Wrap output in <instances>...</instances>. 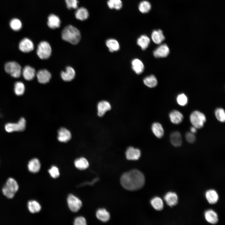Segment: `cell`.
<instances>
[{
	"mask_svg": "<svg viewBox=\"0 0 225 225\" xmlns=\"http://www.w3.org/2000/svg\"><path fill=\"white\" fill-rule=\"evenodd\" d=\"M145 177L139 171L133 169L124 173L120 179L121 183L125 189L130 191L138 190L145 183Z\"/></svg>",
	"mask_w": 225,
	"mask_h": 225,
	"instance_id": "cell-1",
	"label": "cell"
},
{
	"mask_svg": "<svg viewBox=\"0 0 225 225\" xmlns=\"http://www.w3.org/2000/svg\"><path fill=\"white\" fill-rule=\"evenodd\" d=\"M62 38L64 40L72 44H76L80 41L81 34L77 28L72 25H69L63 29Z\"/></svg>",
	"mask_w": 225,
	"mask_h": 225,
	"instance_id": "cell-2",
	"label": "cell"
},
{
	"mask_svg": "<svg viewBox=\"0 0 225 225\" xmlns=\"http://www.w3.org/2000/svg\"><path fill=\"white\" fill-rule=\"evenodd\" d=\"M19 186L17 182L13 178L8 179L2 188L3 195L8 198L11 199L14 196L18 191Z\"/></svg>",
	"mask_w": 225,
	"mask_h": 225,
	"instance_id": "cell-3",
	"label": "cell"
},
{
	"mask_svg": "<svg viewBox=\"0 0 225 225\" xmlns=\"http://www.w3.org/2000/svg\"><path fill=\"white\" fill-rule=\"evenodd\" d=\"M190 120L193 126L197 129H200L203 126L206 118L205 115L203 113L196 110L191 113Z\"/></svg>",
	"mask_w": 225,
	"mask_h": 225,
	"instance_id": "cell-4",
	"label": "cell"
},
{
	"mask_svg": "<svg viewBox=\"0 0 225 225\" xmlns=\"http://www.w3.org/2000/svg\"><path fill=\"white\" fill-rule=\"evenodd\" d=\"M5 70L6 72L14 78H18L21 75L22 68L19 64L15 61L9 62L5 65Z\"/></svg>",
	"mask_w": 225,
	"mask_h": 225,
	"instance_id": "cell-5",
	"label": "cell"
},
{
	"mask_svg": "<svg viewBox=\"0 0 225 225\" xmlns=\"http://www.w3.org/2000/svg\"><path fill=\"white\" fill-rule=\"evenodd\" d=\"M51 53V48L48 42L43 41L39 43L38 46L37 53L40 58L47 59L50 57Z\"/></svg>",
	"mask_w": 225,
	"mask_h": 225,
	"instance_id": "cell-6",
	"label": "cell"
},
{
	"mask_svg": "<svg viewBox=\"0 0 225 225\" xmlns=\"http://www.w3.org/2000/svg\"><path fill=\"white\" fill-rule=\"evenodd\" d=\"M26 121L23 118H21L17 123L8 122L5 125V129L8 132L22 131L25 128Z\"/></svg>",
	"mask_w": 225,
	"mask_h": 225,
	"instance_id": "cell-7",
	"label": "cell"
},
{
	"mask_svg": "<svg viewBox=\"0 0 225 225\" xmlns=\"http://www.w3.org/2000/svg\"><path fill=\"white\" fill-rule=\"evenodd\" d=\"M67 201L69 209L73 212H78L82 205L81 200L72 194H70L68 195Z\"/></svg>",
	"mask_w": 225,
	"mask_h": 225,
	"instance_id": "cell-8",
	"label": "cell"
},
{
	"mask_svg": "<svg viewBox=\"0 0 225 225\" xmlns=\"http://www.w3.org/2000/svg\"><path fill=\"white\" fill-rule=\"evenodd\" d=\"M19 50L24 52H30L34 48L32 42L28 38H24L22 39L19 44Z\"/></svg>",
	"mask_w": 225,
	"mask_h": 225,
	"instance_id": "cell-9",
	"label": "cell"
},
{
	"mask_svg": "<svg viewBox=\"0 0 225 225\" xmlns=\"http://www.w3.org/2000/svg\"><path fill=\"white\" fill-rule=\"evenodd\" d=\"M169 53V49L167 44H164L159 46L153 52L154 56L156 58H165Z\"/></svg>",
	"mask_w": 225,
	"mask_h": 225,
	"instance_id": "cell-10",
	"label": "cell"
},
{
	"mask_svg": "<svg viewBox=\"0 0 225 225\" xmlns=\"http://www.w3.org/2000/svg\"><path fill=\"white\" fill-rule=\"evenodd\" d=\"M141 152L140 150L132 147H129L126 152V156L129 160H137L140 157Z\"/></svg>",
	"mask_w": 225,
	"mask_h": 225,
	"instance_id": "cell-11",
	"label": "cell"
},
{
	"mask_svg": "<svg viewBox=\"0 0 225 225\" xmlns=\"http://www.w3.org/2000/svg\"><path fill=\"white\" fill-rule=\"evenodd\" d=\"M36 76L38 82L42 84L48 82L51 77L50 73L46 69H42L38 71Z\"/></svg>",
	"mask_w": 225,
	"mask_h": 225,
	"instance_id": "cell-12",
	"label": "cell"
},
{
	"mask_svg": "<svg viewBox=\"0 0 225 225\" xmlns=\"http://www.w3.org/2000/svg\"><path fill=\"white\" fill-rule=\"evenodd\" d=\"M71 138L70 131L64 128H60L58 131V139L61 142H66L69 141Z\"/></svg>",
	"mask_w": 225,
	"mask_h": 225,
	"instance_id": "cell-13",
	"label": "cell"
},
{
	"mask_svg": "<svg viewBox=\"0 0 225 225\" xmlns=\"http://www.w3.org/2000/svg\"><path fill=\"white\" fill-rule=\"evenodd\" d=\"M48 19L47 24L50 28L55 29L60 27L61 20L59 17L56 15L53 14H50Z\"/></svg>",
	"mask_w": 225,
	"mask_h": 225,
	"instance_id": "cell-14",
	"label": "cell"
},
{
	"mask_svg": "<svg viewBox=\"0 0 225 225\" xmlns=\"http://www.w3.org/2000/svg\"><path fill=\"white\" fill-rule=\"evenodd\" d=\"M109 102L106 101H102L98 102L97 106L98 114L99 117L103 116L106 112L111 109Z\"/></svg>",
	"mask_w": 225,
	"mask_h": 225,
	"instance_id": "cell-15",
	"label": "cell"
},
{
	"mask_svg": "<svg viewBox=\"0 0 225 225\" xmlns=\"http://www.w3.org/2000/svg\"><path fill=\"white\" fill-rule=\"evenodd\" d=\"M164 198L167 204L170 207L176 205L178 202V196L174 192H167Z\"/></svg>",
	"mask_w": 225,
	"mask_h": 225,
	"instance_id": "cell-16",
	"label": "cell"
},
{
	"mask_svg": "<svg viewBox=\"0 0 225 225\" xmlns=\"http://www.w3.org/2000/svg\"><path fill=\"white\" fill-rule=\"evenodd\" d=\"M169 116L171 122L175 124L181 123L183 118L182 114L177 110L172 111L170 112Z\"/></svg>",
	"mask_w": 225,
	"mask_h": 225,
	"instance_id": "cell-17",
	"label": "cell"
},
{
	"mask_svg": "<svg viewBox=\"0 0 225 225\" xmlns=\"http://www.w3.org/2000/svg\"><path fill=\"white\" fill-rule=\"evenodd\" d=\"M22 73L23 77L25 80L30 81L34 78L36 72L33 68L29 66H26L23 69Z\"/></svg>",
	"mask_w": 225,
	"mask_h": 225,
	"instance_id": "cell-18",
	"label": "cell"
},
{
	"mask_svg": "<svg viewBox=\"0 0 225 225\" xmlns=\"http://www.w3.org/2000/svg\"><path fill=\"white\" fill-rule=\"evenodd\" d=\"M75 72L73 68L70 67L66 68L65 71H62L61 74L62 79L65 81H70L74 78Z\"/></svg>",
	"mask_w": 225,
	"mask_h": 225,
	"instance_id": "cell-19",
	"label": "cell"
},
{
	"mask_svg": "<svg viewBox=\"0 0 225 225\" xmlns=\"http://www.w3.org/2000/svg\"><path fill=\"white\" fill-rule=\"evenodd\" d=\"M29 171L33 173L38 172L40 170L41 164L39 160L37 158H33L28 162V164Z\"/></svg>",
	"mask_w": 225,
	"mask_h": 225,
	"instance_id": "cell-20",
	"label": "cell"
},
{
	"mask_svg": "<svg viewBox=\"0 0 225 225\" xmlns=\"http://www.w3.org/2000/svg\"><path fill=\"white\" fill-rule=\"evenodd\" d=\"M204 216L206 221L210 223L215 224L218 221L217 213L212 210L209 209L206 211Z\"/></svg>",
	"mask_w": 225,
	"mask_h": 225,
	"instance_id": "cell-21",
	"label": "cell"
},
{
	"mask_svg": "<svg viewBox=\"0 0 225 225\" xmlns=\"http://www.w3.org/2000/svg\"><path fill=\"white\" fill-rule=\"evenodd\" d=\"M170 138L171 143L174 146L178 147L181 145L182 143V137L178 132L175 131L172 132Z\"/></svg>",
	"mask_w": 225,
	"mask_h": 225,
	"instance_id": "cell-22",
	"label": "cell"
},
{
	"mask_svg": "<svg viewBox=\"0 0 225 225\" xmlns=\"http://www.w3.org/2000/svg\"><path fill=\"white\" fill-rule=\"evenodd\" d=\"M151 129L154 134L158 138H161L164 135V130L162 125L158 122H154L152 126Z\"/></svg>",
	"mask_w": 225,
	"mask_h": 225,
	"instance_id": "cell-23",
	"label": "cell"
},
{
	"mask_svg": "<svg viewBox=\"0 0 225 225\" xmlns=\"http://www.w3.org/2000/svg\"><path fill=\"white\" fill-rule=\"evenodd\" d=\"M205 197L208 202L211 204H215L218 199V193L213 189L208 190L205 193Z\"/></svg>",
	"mask_w": 225,
	"mask_h": 225,
	"instance_id": "cell-24",
	"label": "cell"
},
{
	"mask_svg": "<svg viewBox=\"0 0 225 225\" xmlns=\"http://www.w3.org/2000/svg\"><path fill=\"white\" fill-rule=\"evenodd\" d=\"M131 63L132 69L136 74H139L143 72L144 66L140 60L134 59L132 60Z\"/></svg>",
	"mask_w": 225,
	"mask_h": 225,
	"instance_id": "cell-25",
	"label": "cell"
},
{
	"mask_svg": "<svg viewBox=\"0 0 225 225\" xmlns=\"http://www.w3.org/2000/svg\"><path fill=\"white\" fill-rule=\"evenodd\" d=\"M151 38L153 42L156 44H159L165 39V37L161 30H155L152 33Z\"/></svg>",
	"mask_w": 225,
	"mask_h": 225,
	"instance_id": "cell-26",
	"label": "cell"
},
{
	"mask_svg": "<svg viewBox=\"0 0 225 225\" xmlns=\"http://www.w3.org/2000/svg\"><path fill=\"white\" fill-rule=\"evenodd\" d=\"M96 216L98 219L104 222L108 221L110 218L109 213L104 208L98 209L96 212Z\"/></svg>",
	"mask_w": 225,
	"mask_h": 225,
	"instance_id": "cell-27",
	"label": "cell"
},
{
	"mask_svg": "<svg viewBox=\"0 0 225 225\" xmlns=\"http://www.w3.org/2000/svg\"><path fill=\"white\" fill-rule=\"evenodd\" d=\"M75 16L77 19L81 21L87 19L89 16L88 10L84 7L78 8L75 12Z\"/></svg>",
	"mask_w": 225,
	"mask_h": 225,
	"instance_id": "cell-28",
	"label": "cell"
},
{
	"mask_svg": "<svg viewBox=\"0 0 225 225\" xmlns=\"http://www.w3.org/2000/svg\"><path fill=\"white\" fill-rule=\"evenodd\" d=\"M76 167L80 170L87 168L89 166L88 160L84 158L81 157L76 159L74 162Z\"/></svg>",
	"mask_w": 225,
	"mask_h": 225,
	"instance_id": "cell-29",
	"label": "cell"
},
{
	"mask_svg": "<svg viewBox=\"0 0 225 225\" xmlns=\"http://www.w3.org/2000/svg\"><path fill=\"white\" fill-rule=\"evenodd\" d=\"M28 208L29 212L32 213L39 212L41 208L40 204L34 200L29 201L28 203Z\"/></svg>",
	"mask_w": 225,
	"mask_h": 225,
	"instance_id": "cell-30",
	"label": "cell"
},
{
	"mask_svg": "<svg viewBox=\"0 0 225 225\" xmlns=\"http://www.w3.org/2000/svg\"><path fill=\"white\" fill-rule=\"evenodd\" d=\"M150 42V38L145 35H141L138 38L137 41V44L143 50H145L148 47Z\"/></svg>",
	"mask_w": 225,
	"mask_h": 225,
	"instance_id": "cell-31",
	"label": "cell"
},
{
	"mask_svg": "<svg viewBox=\"0 0 225 225\" xmlns=\"http://www.w3.org/2000/svg\"><path fill=\"white\" fill-rule=\"evenodd\" d=\"M106 44L111 52L117 51L119 49V44L118 41L115 39H108L106 41Z\"/></svg>",
	"mask_w": 225,
	"mask_h": 225,
	"instance_id": "cell-32",
	"label": "cell"
},
{
	"mask_svg": "<svg viewBox=\"0 0 225 225\" xmlns=\"http://www.w3.org/2000/svg\"><path fill=\"white\" fill-rule=\"evenodd\" d=\"M143 82L145 85L150 88L156 87L158 84L157 78L153 75L145 77L143 79Z\"/></svg>",
	"mask_w": 225,
	"mask_h": 225,
	"instance_id": "cell-33",
	"label": "cell"
},
{
	"mask_svg": "<svg viewBox=\"0 0 225 225\" xmlns=\"http://www.w3.org/2000/svg\"><path fill=\"white\" fill-rule=\"evenodd\" d=\"M150 202L152 207L157 210H161L163 208V201L159 197H154L151 200Z\"/></svg>",
	"mask_w": 225,
	"mask_h": 225,
	"instance_id": "cell-34",
	"label": "cell"
},
{
	"mask_svg": "<svg viewBox=\"0 0 225 225\" xmlns=\"http://www.w3.org/2000/svg\"><path fill=\"white\" fill-rule=\"evenodd\" d=\"M14 91L17 96L22 95L25 91V86L24 83L20 81L16 82L14 85Z\"/></svg>",
	"mask_w": 225,
	"mask_h": 225,
	"instance_id": "cell-35",
	"label": "cell"
},
{
	"mask_svg": "<svg viewBox=\"0 0 225 225\" xmlns=\"http://www.w3.org/2000/svg\"><path fill=\"white\" fill-rule=\"evenodd\" d=\"M9 25L11 28L14 31L20 30L22 27L21 21L16 18L12 19L10 22Z\"/></svg>",
	"mask_w": 225,
	"mask_h": 225,
	"instance_id": "cell-36",
	"label": "cell"
},
{
	"mask_svg": "<svg viewBox=\"0 0 225 225\" xmlns=\"http://www.w3.org/2000/svg\"><path fill=\"white\" fill-rule=\"evenodd\" d=\"M151 8L150 3L147 1H143L140 2L138 6L139 11L142 13H146L149 12Z\"/></svg>",
	"mask_w": 225,
	"mask_h": 225,
	"instance_id": "cell-37",
	"label": "cell"
},
{
	"mask_svg": "<svg viewBox=\"0 0 225 225\" xmlns=\"http://www.w3.org/2000/svg\"><path fill=\"white\" fill-rule=\"evenodd\" d=\"M107 4L110 9H120L122 7V2L121 0H108Z\"/></svg>",
	"mask_w": 225,
	"mask_h": 225,
	"instance_id": "cell-38",
	"label": "cell"
},
{
	"mask_svg": "<svg viewBox=\"0 0 225 225\" xmlns=\"http://www.w3.org/2000/svg\"><path fill=\"white\" fill-rule=\"evenodd\" d=\"M215 117L219 122H223L225 121V112L224 110L222 108H217L215 112Z\"/></svg>",
	"mask_w": 225,
	"mask_h": 225,
	"instance_id": "cell-39",
	"label": "cell"
},
{
	"mask_svg": "<svg viewBox=\"0 0 225 225\" xmlns=\"http://www.w3.org/2000/svg\"><path fill=\"white\" fill-rule=\"evenodd\" d=\"M177 101L180 106H183L186 105L188 102V98L187 96L183 93L178 95L177 98Z\"/></svg>",
	"mask_w": 225,
	"mask_h": 225,
	"instance_id": "cell-40",
	"label": "cell"
},
{
	"mask_svg": "<svg viewBox=\"0 0 225 225\" xmlns=\"http://www.w3.org/2000/svg\"><path fill=\"white\" fill-rule=\"evenodd\" d=\"M48 171L50 176L53 178H57L60 175L59 169L55 166H52L51 168L48 170Z\"/></svg>",
	"mask_w": 225,
	"mask_h": 225,
	"instance_id": "cell-41",
	"label": "cell"
},
{
	"mask_svg": "<svg viewBox=\"0 0 225 225\" xmlns=\"http://www.w3.org/2000/svg\"><path fill=\"white\" fill-rule=\"evenodd\" d=\"M67 8L69 9H76L78 8V0H65Z\"/></svg>",
	"mask_w": 225,
	"mask_h": 225,
	"instance_id": "cell-42",
	"label": "cell"
},
{
	"mask_svg": "<svg viewBox=\"0 0 225 225\" xmlns=\"http://www.w3.org/2000/svg\"><path fill=\"white\" fill-rule=\"evenodd\" d=\"M185 138L187 141L190 143H193L196 140V137L194 134L191 132H188L185 134Z\"/></svg>",
	"mask_w": 225,
	"mask_h": 225,
	"instance_id": "cell-43",
	"label": "cell"
},
{
	"mask_svg": "<svg viewBox=\"0 0 225 225\" xmlns=\"http://www.w3.org/2000/svg\"><path fill=\"white\" fill-rule=\"evenodd\" d=\"M74 224L75 225H86L87 223L85 218L82 217L80 216L75 218Z\"/></svg>",
	"mask_w": 225,
	"mask_h": 225,
	"instance_id": "cell-44",
	"label": "cell"
},
{
	"mask_svg": "<svg viewBox=\"0 0 225 225\" xmlns=\"http://www.w3.org/2000/svg\"><path fill=\"white\" fill-rule=\"evenodd\" d=\"M190 132L194 134L197 132V128L194 126H192L190 128Z\"/></svg>",
	"mask_w": 225,
	"mask_h": 225,
	"instance_id": "cell-45",
	"label": "cell"
}]
</instances>
